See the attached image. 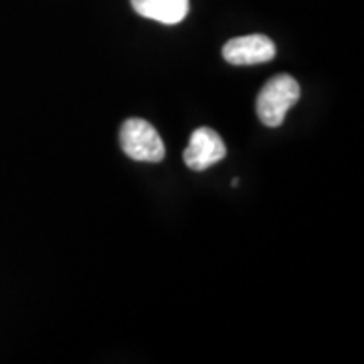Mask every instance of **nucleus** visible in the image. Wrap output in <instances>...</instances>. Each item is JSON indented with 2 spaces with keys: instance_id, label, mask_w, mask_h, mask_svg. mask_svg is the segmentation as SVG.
Segmentation results:
<instances>
[{
  "instance_id": "nucleus-5",
  "label": "nucleus",
  "mask_w": 364,
  "mask_h": 364,
  "mask_svg": "<svg viewBox=\"0 0 364 364\" xmlns=\"http://www.w3.org/2000/svg\"><path fill=\"white\" fill-rule=\"evenodd\" d=\"M134 11L162 25H178L188 14V0H132Z\"/></svg>"
},
{
  "instance_id": "nucleus-1",
  "label": "nucleus",
  "mask_w": 364,
  "mask_h": 364,
  "mask_svg": "<svg viewBox=\"0 0 364 364\" xmlns=\"http://www.w3.org/2000/svg\"><path fill=\"white\" fill-rule=\"evenodd\" d=\"M299 85L291 75H275L257 95V116L267 128H279L286 119L287 112L298 104Z\"/></svg>"
},
{
  "instance_id": "nucleus-4",
  "label": "nucleus",
  "mask_w": 364,
  "mask_h": 364,
  "mask_svg": "<svg viewBox=\"0 0 364 364\" xmlns=\"http://www.w3.org/2000/svg\"><path fill=\"white\" fill-rule=\"evenodd\" d=\"M275 43L265 35H247L225 43L223 59L231 65H259L275 57Z\"/></svg>"
},
{
  "instance_id": "nucleus-3",
  "label": "nucleus",
  "mask_w": 364,
  "mask_h": 364,
  "mask_svg": "<svg viewBox=\"0 0 364 364\" xmlns=\"http://www.w3.org/2000/svg\"><path fill=\"white\" fill-rule=\"evenodd\" d=\"M227 156V146L223 138L210 128H198L191 134L188 146L184 150V162L195 172L210 168Z\"/></svg>"
},
{
  "instance_id": "nucleus-2",
  "label": "nucleus",
  "mask_w": 364,
  "mask_h": 364,
  "mask_svg": "<svg viewBox=\"0 0 364 364\" xmlns=\"http://www.w3.org/2000/svg\"><path fill=\"white\" fill-rule=\"evenodd\" d=\"M119 144L126 156L136 162H162L166 156V148L156 128L140 117H130L122 124Z\"/></svg>"
}]
</instances>
